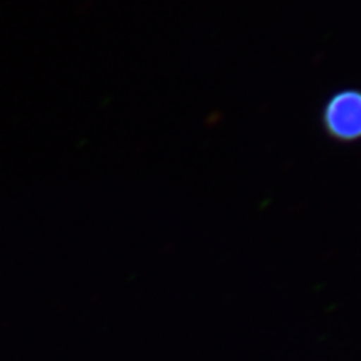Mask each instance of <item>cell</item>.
Segmentation results:
<instances>
[{
	"label": "cell",
	"instance_id": "cell-1",
	"mask_svg": "<svg viewBox=\"0 0 361 361\" xmlns=\"http://www.w3.org/2000/svg\"><path fill=\"white\" fill-rule=\"evenodd\" d=\"M323 128L338 142L361 141V89H343L333 94L323 107Z\"/></svg>",
	"mask_w": 361,
	"mask_h": 361
}]
</instances>
